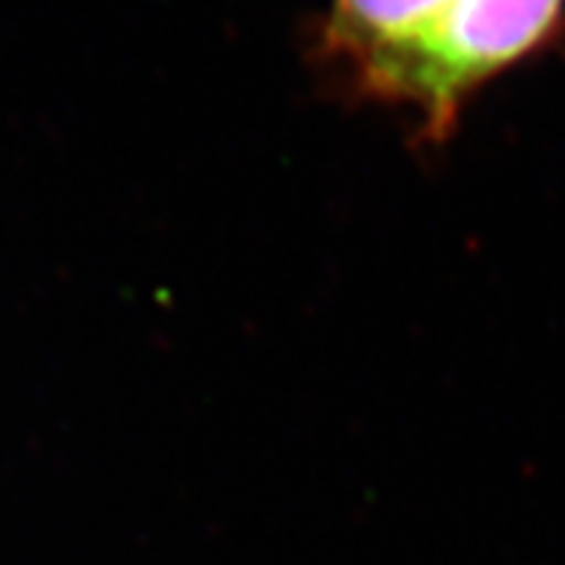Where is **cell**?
Masks as SVG:
<instances>
[{"label":"cell","instance_id":"cell-1","mask_svg":"<svg viewBox=\"0 0 565 565\" xmlns=\"http://www.w3.org/2000/svg\"><path fill=\"white\" fill-rule=\"evenodd\" d=\"M565 0H332L320 53L358 96L456 121L557 35Z\"/></svg>","mask_w":565,"mask_h":565}]
</instances>
